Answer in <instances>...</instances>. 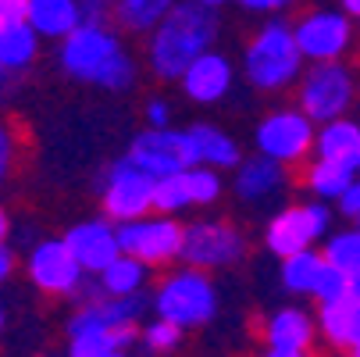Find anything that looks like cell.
<instances>
[{"label": "cell", "mask_w": 360, "mask_h": 357, "mask_svg": "<svg viewBox=\"0 0 360 357\" xmlns=\"http://www.w3.org/2000/svg\"><path fill=\"white\" fill-rule=\"evenodd\" d=\"M29 25L39 36L65 39L82 25V4L79 0H29Z\"/></svg>", "instance_id": "cell-18"}, {"label": "cell", "mask_w": 360, "mask_h": 357, "mask_svg": "<svg viewBox=\"0 0 360 357\" xmlns=\"http://www.w3.org/2000/svg\"><path fill=\"white\" fill-rule=\"evenodd\" d=\"M346 357H360V346H353V350H346Z\"/></svg>", "instance_id": "cell-45"}, {"label": "cell", "mask_w": 360, "mask_h": 357, "mask_svg": "<svg viewBox=\"0 0 360 357\" xmlns=\"http://www.w3.org/2000/svg\"><path fill=\"white\" fill-rule=\"evenodd\" d=\"M239 4H243L246 11H278V8L292 4V0H239Z\"/></svg>", "instance_id": "cell-38"}, {"label": "cell", "mask_w": 360, "mask_h": 357, "mask_svg": "<svg viewBox=\"0 0 360 357\" xmlns=\"http://www.w3.org/2000/svg\"><path fill=\"white\" fill-rule=\"evenodd\" d=\"M65 243L75 253V261L82 265L86 275H100L115 258H122V253H125L122 243H118V229L108 225V222H100V218L79 222L75 229H68L65 232Z\"/></svg>", "instance_id": "cell-14"}, {"label": "cell", "mask_w": 360, "mask_h": 357, "mask_svg": "<svg viewBox=\"0 0 360 357\" xmlns=\"http://www.w3.org/2000/svg\"><path fill=\"white\" fill-rule=\"evenodd\" d=\"M325 253H314L311 246L292 253V258H282V289L292 296H314V286L325 272Z\"/></svg>", "instance_id": "cell-22"}, {"label": "cell", "mask_w": 360, "mask_h": 357, "mask_svg": "<svg viewBox=\"0 0 360 357\" xmlns=\"http://www.w3.org/2000/svg\"><path fill=\"white\" fill-rule=\"evenodd\" d=\"M339 211L346 218H360V182H353L342 196H339Z\"/></svg>", "instance_id": "cell-34"}, {"label": "cell", "mask_w": 360, "mask_h": 357, "mask_svg": "<svg viewBox=\"0 0 360 357\" xmlns=\"http://www.w3.org/2000/svg\"><path fill=\"white\" fill-rule=\"evenodd\" d=\"M203 4H211V8H221V4H229V0H203Z\"/></svg>", "instance_id": "cell-44"}, {"label": "cell", "mask_w": 360, "mask_h": 357, "mask_svg": "<svg viewBox=\"0 0 360 357\" xmlns=\"http://www.w3.org/2000/svg\"><path fill=\"white\" fill-rule=\"evenodd\" d=\"M328 229V208L325 203H296V208L278 211L268 222L264 232V246L275 253V258H292V253L307 250L314 239H321Z\"/></svg>", "instance_id": "cell-12"}, {"label": "cell", "mask_w": 360, "mask_h": 357, "mask_svg": "<svg viewBox=\"0 0 360 357\" xmlns=\"http://www.w3.org/2000/svg\"><path fill=\"white\" fill-rule=\"evenodd\" d=\"M8 232H11V222H8V211L0 208V239H8Z\"/></svg>", "instance_id": "cell-41"}, {"label": "cell", "mask_w": 360, "mask_h": 357, "mask_svg": "<svg viewBox=\"0 0 360 357\" xmlns=\"http://www.w3.org/2000/svg\"><path fill=\"white\" fill-rule=\"evenodd\" d=\"M353 165H342V161H328V158H318L311 165H303V182L311 193H318L321 200H339L356 179H353Z\"/></svg>", "instance_id": "cell-21"}, {"label": "cell", "mask_w": 360, "mask_h": 357, "mask_svg": "<svg viewBox=\"0 0 360 357\" xmlns=\"http://www.w3.org/2000/svg\"><path fill=\"white\" fill-rule=\"evenodd\" d=\"M186 186H189L193 203H200V208L214 203L218 193H221V179H218V172H214L211 165H193V168H186Z\"/></svg>", "instance_id": "cell-29"}, {"label": "cell", "mask_w": 360, "mask_h": 357, "mask_svg": "<svg viewBox=\"0 0 360 357\" xmlns=\"http://www.w3.org/2000/svg\"><path fill=\"white\" fill-rule=\"evenodd\" d=\"M129 158L150 172L153 179L165 175H179L186 168L196 165V150H193V136L189 132H175V129H146L132 139Z\"/></svg>", "instance_id": "cell-10"}, {"label": "cell", "mask_w": 360, "mask_h": 357, "mask_svg": "<svg viewBox=\"0 0 360 357\" xmlns=\"http://www.w3.org/2000/svg\"><path fill=\"white\" fill-rule=\"evenodd\" d=\"M29 22V0H0V29Z\"/></svg>", "instance_id": "cell-32"}, {"label": "cell", "mask_w": 360, "mask_h": 357, "mask_svg": "<svg viewBox=\"0 0 360 357\" xmlns=\"http://www.w3.org/2000/svg\"><path fill=\"white\" fill-rule=\"evenodd\" d=\"M153 179L150 172H143L132 158L118 161L108 175V186H104V211L111 222H132V218H143L153 211Z\"/></svg>", "instance_id": "cell-11"}, {"label": "cell", "mask_w": 360, "mask_h": 357, "mask_svg": "<svg viewBox=\"0 0 360 357\" xmlns=\"http://www.w3.org/2000/svg\"><path fill=\"white\" fill-rule=\"evenodd\" d=\"M175 4H179V0H118V4H115V18L129 32H150V29H158L172 15Z\"/></svg>", "instance_id": "cell-25"}, {"label": "cell", "mask_w": 360, "mask_h": 357, "mask_svg": "<svg viewBox=\"0 0 360 357\" xmlns=\"http://www.w3.org/2000/svg\"><path fill=\"white\" fill-rule=\"evenodd\" d=\"M325 261L335 265V268L356 272L360 268V232H339V236H332L328 246H325Z\"/></svg>", "instance_id": "cell-30"}, {"label": "cell", "mask_w": 360, "mask_h": 357, "mask_svg": "<svg viewBox=\"0 0 360 357\" xmlns=\"http://www.w3.org/2000/svg\"><path fill=\"white\" fill-rule=\"evenodd\" d=\"M146 272H150V265H143L139 258H132V253H122V258H115L104 272L96 275V282L104 286L108 296H132V293H143Z\"/></svg>", "instance_id": "cell-24"}, {"label": "cell", "mask_w": 360, "mask_h": 357, "mask_svg": "<svg viewBox=\"0 0 360 357\" xmlns=\"http://www.w3.org/2000/svg\"><path fill=\"white\" fill-rule=\"evenodd\" d=\"M36 36L39 32L29 22L11 25V29H0V72L11 75V72L29 68L32 58H36V43H39Z\"/></svg>", "instance_id": "cell-23"}, {"label": "cell", "mask_w": 360, "mask_h": 357, "mask_svg": "<svg viewBox=\"0 0 360 357\" xmlns=\"http://www.w3.org/2000/svg\"><path fill=\"white\" fill-rule=\"evenodd\" d=\"M43 357H46V353H43Z\"/></svg>", "instance_id": "cell-48"}, {"label": "cell", "mask_w": 360, "mask_h": 357, "mask_svg": "<svg viewBox=\"0 0 360 357\" xmlns=\"http://www.w3.org/2000/svg\"><path fill=\"white\" fill-rule=\"evenodd\" d=\"M218 36L214 8L203 0H182L150 36V68L161 79H182L186 68L207 54Z\"/></svg>", "instance_id": "cell-1"}, {"label": "cell", "mask_w": 360, "mask_h": 357, "mask_svg": "<svg viewBox=\"0 0 360 357\" xmlns=\"http://www.w3.org/2000/svg\"><path fill=\"white\" fill-rule=\"evenodd\" d=\"M292 32H296L303 58H311V61H339L353 39L349 18L339 11H325V8L300 15L292 22Z\"/></svg>", "instance_id": "cell-13"}, {"label": "cell", "mask_w": 360, "mask_h": 357, "mask_svg": "<svg viewBox=\"0 0 360 357\" xmlns=\"http://www.w3.org/2000/svg\"><path fill=\"white\" fill-rule=\"evenodd\" d=\"M356 96L353 72L339 61H314V68L300 82V108L314 122H332L342 118Z\"/></svg>", "instance_id": "cell-6"}, {"label": "cell", "mask_w": 360, "mask_h": 357, "mask_svg": "<svg viewBox=\"0 0 360 357\" xmlns=\"http://www.w3.org/2000/svg\"><path fill=\"white\" fill-rule=\"evenodd\" d=\"M29 282L46 293V296H79L82 293V265L75 261V253L68 250L65 239H43L29 250L25 258Z\"/></svg>", "instance_id": "cell-8"}, {"label": "cell", "mask_w": 360, "mask_h": 357, "mask_svg": "<svg viewBox=\"0 0 360 357\" xmlns=\"http://www.w3.org/2000/svg\"><path fill=\"white\" fill-rule=\"evenodd\" d=\"M61 68L72 79L96 82V86L115 89V93L129 89L132 79H136V65L122 50V43L104 25H93V22H82L75 32L65 36V43H61Z\"/></svg>", "instance_id": "cell-2"}, {"label": "cell", "mask_w": 360, "mask_h": 357, "mask_svg": "<svg viewBox=\"0 0 360 357\" xmlns=\"http://www.w3.org/2000/svg\"><path fill=\"white\" fill-rule=\"evenodd\" d=\"M11 161H15V136L0 125V182L8 179V172H11Z\"/></svg>", "instance_id": "cell-33"}, {"label": "cell", "mask_w": 360, "mask_h": 357, "mask_svg": "<svg viewBox=\"0 0 360 357\" xmlns=\"http://www.w3.org/2000/svg\"><path fill=\"white\" fill-rule=\"evenodd\" d=\"M261 357H314L311 350H275V346H268Z\"/></svg>", "instance_id": "cell-40"}, {"label": "cell", "mask_w": 360, "mask_h": 357, "mask_svg": "<svg viewBox=\"0 0 360 357\" xmlns=\"http://www.w3.org/2000/svg\"><path fill=\"white\" fill-rule=\"evenodd\" d=\"M360 346V296H353V311H349V350Z\"/></svg>", "instance_id": "cell-39"}, {"label": "cell", "mask_w": 360, "mask_h": 357, "mask_svg": "<svg viewBox=\"0 0 360 357\" xmlns=\"http://www.w3.org/2000/svg\"><path fill=\"white\" fill-rule=\"evenodd\" d=\"M153 315L168 318L182 329L207 325L218 315V289L211 282V272L193 268V265L168 272L153 289Z\"/></svg>", "instance_id": "cell-3"}, {"label": "cell", "mask_w": 360, "mask_h": 357, "mask_svg": "<svg viewBox=\"0 0 360 357\" xmlns=\"http://www.w3.org/2000/svg\"><path fill=\"white\" fill-rule=\"evenodd\" d=\"M318 146V132H314V118L303 108H289V111H275L257 125V150L268 158H275L278 165H303L307 154Z\"/></svg>", "instance_id": "cell-7"}, {"label": "cell", "mask_w": 360, "mask_h": 357, "mask_svg": "<svg viewBox=\"0 0 360 357\" xmlns=\"http://www.w3.org/2000/svg\"><path fill=\"white\" fill-rule=\"evenodd\" d=\"M104 18H108V4H104V0H82V22L104 25Z\"/></svg>", "instance_id": "cell-36"}, {"label": "cell", "mask_w": 360, "mask_h": 357, "mask_svg": "<svg viewBox=\"0 0 360 357\" xmlns=\"http://www.w3.org/2000/svg\"><path fill=\"white\" fill-rule=\"evenodd\" d=\"M118 243L125 253L139 258L150 268H165L182 258L186 225L172 222V215H143L118 225Z\"/></svg>", "instance_id": "cell-5"}, {"label": "cell", "mask_w": 360, "mask_h": 357, "mask_svg": "<svg viewBox=\"0 0 360 357\" xmlns=\"http://www.w3.org/2000/svg\"><path fill=\"white\" fill-rule=\"evenodd\" d=\"M246 253V239L236 225L229 222H193L186 225V246H182V261L203 272L229 268Z\"/></svg>", "instance_id": "cell-9"}, {"label": "cell", "mask_w": 360, "mask_h": 357, "mask_svg": "<svg viewBox=\"0 0 360 357\" xmlns=\"http://www.w3.org/2000/svg\"><path fill=\"white\" fill-rule=\"evenodd\" d=\"M0 332H4V303H0Z\"/></svg>", "instance_id": "cell-46"}, {"label": "cell", "mask_w": 360, "mask_h": 357, "mask_svg": "<svg viewBox=\"0 0 360 357\" xmlns=\"http://www.w3.org/2000/svg\"><path fill=\"white\" fill-rule=\"evenodd\" d=\"M303 50L296 43L292 25L268 22L246 46V79L261 93H278L300 79Z\"/></svg>", "instance_id": "cell-4"}, {"label": "cell", "mask_w": 360, "mask_h": 357, "mask_svg": "<svg viewBox=\"0 0 360 357\" xmlns=\"http://www.w3.org/2000/svg\"><path fill=\"white\" fill-rule=\"evenodd\" d=\"M193 150H196V165H211V168H236L239 158V146L232 136H225L214 125H193Z\"/></svg>", "instance_id": "cell-20"}, {"label": "cell", "mask_w": 360, "mask_h": 357, "mask_svg": "<svg viewBox=\"0 0 360 357\" xmlns=\"http://www.w3.org/2000/svg\"><path fill=\"white\" fill-rule=\"evenodd\" d=\"M11 272H15V253H11V246L4 239H0V282H8Z\"/></svg>", "instance_id": "cell-37"}, {"label": "cell", "mask_w": 360, "mask_h": 357, "mask_svg": "<svg viewBox=\"0 0 360 357\" xmlns=\"http://www.w3.org/2000/svg\"><path fill=\"white\" fill-rule=\"evenodd\" d=\"M314 357H318V353H314Z\"/></svg>", "instance_id": "cell-47"}, {"label": "cell", "mask_w": 360, "mask_h": 357, "mask_svg": "<svg viewBox=\"0 0 360 357\" xmlns=\"http://www.w3.org/2000/svg\"><path fill=\"white\" fill-rule=\"evenodd\" d=\"M346 296H353L349 272L346 268H335V265H325V272H321V279L314 286V300L318 303H328V300H346Z\"/></svg>", "instance_id": "cell-31"}, {"label": "cell", "mask_w": 360, "mask_h": 357, "mask_svg": "<svg viewBox=\"0 0 360 357\" xmlns=\"http://www.w3.org/2000/svg\"><path fill=\"white\" fill-rule=\"evenodd\" d=\"M189 203H193V196L186 186V172L158 179V186H153V211L158 215H175V211L189 208Z\"/></svg>", "instance_id": "cell-28"}, {"label": "cell", "mask_w": 360, "mask_h": 357, "mask_svg": "<svg viewBox=\"0 0 360 357\" xmlns=\"http://www.w3.org/2000/svg\"><path fill=\"white\" fill-rule=\"evenodd\" d=\"M146 122H150V129H168V104L165 100H150L146 104Z\"/></svg>", "instance_id": "cell-35"}, {"label": "cell", "mask_w": 360, "mask_h": 357, "mask_svg": "<svg viewBox=\"0 0 360 357\" xmlns=\"http://www.w3.org/2000/svg\"><path fill=\"white\" fill-rule=\"evenodd\" d=\"M349 311H353V296L318 303V332L332 350H349Z\"/></svg>", "instance_id": "cell-26"}, {"label": "cell", "mask_w": 360, "mask_h": 357, "mask_svg": "<svg viewBox=\"0 0 360 357\" xmlns=\"http://www.w3.org/2000/svg\"><path fill=\"white\" fill-rule=\"evenodd\" d=\"M339 4H342V8H346L353 18H360V0H339Z\"/></svg>", "instance_id": "cell-42"}, {"label": "cell", "mask_w": 360, "mask_h": 357, "mask_svg": "<svg viewBox=\"0 0 360 357\" xmlns=\"http://www.w3.org/2000/svg\"><path fill=\"white\" fill-rule=\"evenodd\" d=\"M282 179H285V172H282V165H278L275 158L257 154V158H250V161H239L236 193H239L243 200H250V203H261V200H268V196H275V193L282 189Z\"/></svg>", "instance_id": "cell-17"}, {"label": "cell", "mask_w": 360, "mask_h": 357, "mask_svg": "<svg viewBox=\"0 0 360 357\" xmlns=\"http://www.w3.org/2000/svg\"><path fill=\"white\" fill-rule=\"evenodd\" d=\"M182 325H175V322H168V318H153V322H146L143 329H139V346L146 350V353H175L179 346H182Z\"/></svg>", "instance_id": "cell-27"}, {"label": "cell", "mask_w": 360, "mask_h": 357, "mask_svg": "<svg viewBox=\"0 0 360 357\" xmlns=\"http://www.w3.org/2000/svg\"><path fill=\"white\" fill-rule=\"evenodd\" d=\"M318 158H328V161H342V165H353L360 172V125L349 122V118H332L325 122V129L318 132Z\"/></svg>", "instance_id": "cell-19"}, {"label": "cell", "mask_w": 360, "mask_h": 357, "mask_svg": "<svg viewBox=\"0 0 360 357\" xmlns=\"http://www.w3.org/2000/svg\"><path fill=\"white\" fill-rule=\"evenodd\" d=\"M261 336L275 350H314V343H318L321 332H318V318L292 303V308H278L264 322Z\"/></svg>", "instance_id": "cell-15"}, {"label": "cell", "mask_w": 360, "mask_h": 357, "mask_svg": "<svg viewBox=\"0 0 360 357\" xmlns=\"http://www.w3.org/2000/svg\"><path fill=\"white\" fill-rule=\"evenodd\" d=\"M229 86H232V65L221 54H214V50L200 54L182 75V89L196 104H214V100L229 93Z\"/></svg>", "instance_id": "cell-16"}, {"label": "cell", "mask_w": 360, "mask_h": 357, "mask_svg": "<svg viewBox=\"0 0 360 357\" xmlns=\"http://www.w3.org/2000/svg\"><path fill=\"white\" fill-rule=\"evenodd\" d=\"M96 357H132L129 350H108V353H96Z\"/></svg>", "instance_id": "cell-43"}]
</instances>
